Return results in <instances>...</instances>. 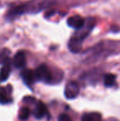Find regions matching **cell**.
<instances>
[{
  "mask_svg": "<svg viewBox=\"0 0 120 121\" xmlns=\"http://www.w3.org/2000/svg\"><path fill=\"white\" fill-rule=\"evenodd\" d=\"M58 121H72L68 115L67 114H62L58 117Z\"/></svg>",
  "mask_w": 120,
  "mask_h": 121,
  "instance_id": "cell-13",
  "label": "cell"
},
{
  "mask_svg": "<svg viewBox=\"0 0 120 121\" xmlns=\"http://www.w3.org/2000/svg\"><path fill=\"white\" fill-rule=\"evenodd\" d=\"M12 101V99L7 95L5 91H0V104H8L9 102Z\"/></svg>",
  "mask_w": 120,
  "mask_h": 121,
  "instance_id": "cell-12",
  "label": "cell"
},
{
  "mask_svg": "<svg viewBox=\"0 0 120 121\" xmlns=\"http://www.w3.org/2000/svg\"><path fill=\"white\" fill-rule=\"evenodd\" d=\"M30 109L28 107L25 106V107H22L21 108L19 111V115H18V117L22 121H25V120H27L29 119V116H30Z\"/></svg>",
  "mask_w": 120,
  "mask_h": 121,
  "instance_id": "cell-10",
  "label": "cell"
},
{
  "mask_svg": "<svg viewBox=\"0 0 120 121\" xmlns=\"http://www.w3.org/2000/svg\"><path fill=\"white\" fill-rule=\"evenodd\" d=\"M9 54L10 52L8 51V49H3L2 51H0V64H8Z\"/></svg>",
  "mask_w": 120,
  "mask_h": 121,
  "instance_id": "cell-11",
  "label": "cell"
},
{
  "mask_svg": "<svg viewBox=\"0 0 120 121\" xmlns=\"http://www.w3.org/2000/svg\"><path fill=\"white\" fill-rule=\"evenodd\" d=\"M115 80H116V76L112 73H108V74L104 75V86L107 87H111L115 84Z\"/></svg>",
  "mask_w": 120,
  "mask_h": 121,
  "instance_id": "cell-9",
  "label": "cell"
},
{
  "mask_svg": "<svg viewBox=\"0 0 120 121\" xmlns=\"http://www.w3.org/2000/svg\"><path fill=\"white\" fill-rule=\"evenodd\" d=\"M11 73V67L9 64H6L0 70V82H5L9 78Z\"/></svg>",
  "mask_w": 120,
  "mask_h": 121,
  "instance_id": "cell-7",
  "label": "cell"
},
{
  "mask_svg": "<svg viewBox=\"0 0 120 121\" xmlns=\"http://www.w3.org/2000/svg\"><path fill=\"white\" fill-rule=\"evenodd\" d=\"M80 87L77 82L74 81H70L67 83L64 90V95L67 99H74L79 94Z\"/></svg>",
  "mask_w": 120,
  "mask_h": 121,
  "instance_id": "cell-2",
  "label": "cell"
},
{
  "mask_svg": "<svg viewBox=\"0 0 120 121\" xmlns=\"http://www.w3.org/2000/svg\"><path fill=\"white\" fill-rule=\"evenodd\" d=\"M85 19L81 16H78V15L72 16L67 19V25L72 28H75L77 29V30L82 28L85 26Z\"/></svg>",
  "mask_w": 120,
  "mask_h": 121,
  "instance_id": "cell-3",
  "label": "cell"
},
{
  "mask_svg": "<svg viewBox=\"0 0 120 121\" xmlns=\"http://www.w3.org/2000/svg\"><path fill=\"white\" fill-rule=\"evenodd\" d=\"M35 79L38 81H41L44 82H50L52 80V74L49 68L45 64L39 66L35 71Z\"/></svg>",
  "mask_w": 120,
  "mask_h": 121,
  "instance_id": "cell-1",
  "label": "cell"
},
{
  "mask_svg": "<svg viewBox=\"0 0 120 121\" xmlns=\"http://www.w3.org/2000/svg\"><path fill=\"white\" fill-rule=\"evenodd\" d=\"M21 78H22L23 82L26 83L27 86H31L35 81V72L32 71L31 69H25L21 73Z\"/></svg>",
  "mask_w": 120,
  "mask_h": 121,
  "instance_id": "cell-5",
  "label": "cell"
},
{
  "mask_svg": "<svg viewBox=\"0 0 120 121\" xmlns=\"http://www.w3.org/2000/svg\"><path fill=\"white\" fill-rule=\"evenodd\" d=\"M46 114H47L46 105L42 101H38V103L35 105V111H34V115H35V118L38 119V120H40L43 117H45V115Z\"/></svg>",
  "mask_w": 120,
  "mask_h": 121,
  "instance_id": "cell-6",
  "label": "cell"
},
{
  "mask_svg": "<svg viewBox=\"0 0 120 121\" xmlns=\"http://www.w3.org/2000/svg\"><path fill=\"white\" fill-rule=\"evenodd\" d=\"M26 54H25V53L23 51H19V52H17L15 54L12 60V64L15 68H17V69H22L26 65Z\"/></svg>",
  "mask_w": 120,
  "mask_h": 121,
  "instance_id": "cell-4",
  "label": "cell"
},
{
  "mask_svg": "<svg viewBox=\"0 0 120 121\" xmlns=\"http://www.w3.org/2000/svg\"><path fill=\"white\" fill-rule=\"evenodd\" d=\"M82 121H102L100 114L97 112L87 113L82 116Z\"/></svg>",
  "mask_w": 120,
  "mask_h": 121,
  "instance_id": "cell-8",
  "label": "cell"
}]
</instances>
